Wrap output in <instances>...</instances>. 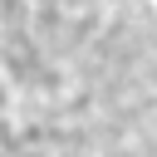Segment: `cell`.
Segmentation results:
<instances>
[{"mask_svg": "<svg viewBox=\"0 0 157 157\" xmlns=\"http://www.w3.org/2000/svg\"><path fill=\"white\" fill-rule=\"evenodd\" d=\"M123 0H0V78L15 103L64 98L103 49Z\"/></svg>", "mask_w": 157, "mask_h": 157, "instance_id": "1", "label": "cell"}, {"mask_svg": "<svg viewBox=\"0 0 157 157\" xmlns=\"http://www.w3.org/2000/svg\"><path fill=\"white\" fill-rule=\"evenodd\" d=\"M10 108H15V93H10V88H5V78H0V118H5Z\"/></svg>", "mask_w": 157, "mask_h": 157, "instance_id": "2", "label": "cell"}]
</instances>
